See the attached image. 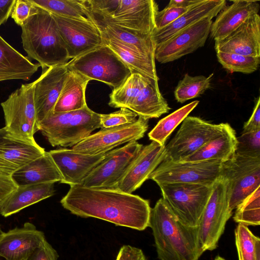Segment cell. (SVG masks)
Listing matches in <instances>:
<instances>
[{
	"instance_id": "83f0119b",
	"label": "cell",
	"mask_w": 260,
	"mask_h": 260,
	"mask_svg": "<svg viewBox=\"0 0 260 260\" xmlns=\"http://www.w3.org/2000/svg\"><path fill=\"white\" fill-rule=\"evenodd\" d=\"M18 186L60 182L62 175L49 152L30 162L12 175Z\"/></svg>"
},
{
	"instance_id": "7402d4cb",
	"label": "cell",
	"mask_w": 260,
	"mask_h": 260,
	"mask_svg": "<svg viewBox=\"0 0 260 260\" xmlns=\"http://www.w3.org/2000/svg\"><path fill=\"white\" fill-rule=\"evenodd\" d=\"M216 52L260 57V16L258 14L247 18L225 38L215 41Z\"/></svg>"
},
{
	"instance_id": "6da1fadb",
	"label": "cell",
	"mask_w": 260,
	"mask_h": 260,
	"mask_svg": "<svg viewBox=\"0 0 260 260\" xmlns=\"http://www.w3.org/2000/svg\"><path fill=\"white\" fill-rule=\"evenodd\" d=\"M60 203L72 214L82 218H98L138 231L149 226V201L117 189L71 185Z\"/></svg>"
},
{
	"instance_id": "5b68a950",
	"label": "cell",
	"mask_w": 260,
	"mask_h": 260,
	"mask_svg": "<svg viewBox=\"0 0 260 260\" xmlns=\"http://www.w3.org/2000/svg\"><path fill=\"white\" fill-rule=\"evenodd\" d=\"M100 117L87 105L78 110L50 114L39 123V130L53 147H73L101 128Z\"/></svg>"
},
{
	"instance_id": "484cf974",
	"label": "cell",
	"mask_w": 260,
	"mask_h": 260,
	"mask_svg": "<svg viewBox=\"0 0 260 260\" xmlns=\"http://www.w3.org/2000/svg\"><path fill=\"white\" fill-rule=\"evenodd\" d=\"M40 67L39 63H32L0 35V82L17 79L28 81Z\"/></svg>"
},
{
	"instance_id": "ee69618b",
	"label": "cell",
	"mask_w": 260,
	"mask_h": 260,
	"mask_svg": "<svg viewBox=\"0 0 260 260\" xmlns=\"http://www.w3.org/2000/svg\"><path fill=\"white\" fill-rule=\"evenodd\" d=\"M58 257L56 250L46 239L27 260H57Z\"/></svg>"
},
{
	"instance_id": "8fae6325",
	"label": "cell",
	"mask_w": 260,
	"mask_h": 260,
	"mask_svg": "<svg viewBox=\"0 0 260 260\" xmlns=\"http://www.w3.org/2000/svg\"><path fill=\"white\" fill-rule=\"evenodd\" d=\"M220 177L228 182L229 209H234L260 187V157L235 153L222 164Z\"/></svg>"
},
{
	"instance_id": "f5cc1de1",
	"label": "cell",
	"mask_w": 260,
	"mask_h": 260,
	"mask_svg": "<svg viewBox=\"0 0 260 260\" xmlns=\"http://www.w3.org/2000/svg\"><path fill=\"white\" fill-rule=\"evenodd\" d=\"M3 231L2 230V229L1 228V226H0V235L3 233Z\"/></svg>"
},
{
	"instance_id": "ba28073f",
	"label": "cell",
	"mask_w": 260,
	"mask_h": 260,
	"mask_svg": "<svg viewBox=\"0 0 260 260\" xmlns=\"http://www.w3.org/2000/svg\"><path fill=\"white\" fill-rule=\"evenodd\" d=\"M35 81L23 84L1 105L5 128L10 135L36 143L34 134L39 130L34 101Z\"/></svg>"
},
{
	"instance_id": "44dd1931",
	"label": "cell",
	"mask_w": 260,
	"mask_h": 260,
	"mask_svg": "<svg viewBox=\"0 0 260 260\" xmlns=\"http://www.w3.org/2000/svg\"><path fill=\"white\" fill-rule=\"evenodd\" d=\"M165 157V145L152 141L143 146L115 189L132 193L149 179Z\"/></svg>"
},
{
	"instance_id": "60d3db41",
	"label": "cell",
	"mask_w": 260,
	"mask_h": 260,
	"mask_svg": "<svg viewBox=\"0 0 260 260\" xmlns=\"http://www.w3.org/2000/svg\"><path fill=\"white\" fill-rule=\"evenodd\" d=\"M119 0H83L87 12L101 16H112Z\"/></svg>"
},
{
	"instance_id": "74e56055",
	"label": "cell",
	"mask_w": 260,
	"mask_h": 260,
	"mask_svg": "<svg viewBox=\"0 0 260 260\" xmlns=\"http://www.w3.org/2000/svg\"><path fill=\"white\" fill-rule=\"evenodd\" d=\"M216 56L222 67L231 72L252 73L257 70L260 63V57L221 52H216Z\"/></svg>"
},
{
	"instance_id": "816d5d0a",
	"label": "cell",
	"mask_w": 260,
	"mask_h": 260,
	"mask_svg": "<svg viewBox=\"0 0 260 260\" xmlns=\"http://www.w3.org/2000/svg\"><path fill=\"white\" fill-rule=\"evenodd\" d=\"M214 260H225V259H224L223 258L218 256H217Z\"/></svg>"
},
{
	"instance_id": "603a6c76",
	"label": "cell",
	"mask_w": 260,
	"mask_h": 260,
	"mask_svg": "<svg viewBox=\"0 0 260 260\" xmlns=\"http://www.w3.org/2000/svg\"><path fill=\"white\" fill-rule=\"evenodd\" d=\"M45 152L37 143L28 142L7 134L0 141V173L12 176Z\"/></svg>"
},
{
	"instance_id": "7bdbcfd3",
	"label": "cell",
	"mask_w": 260,
	"mask_h": 260,
	"mask_svg": "<svg viewBox=\"0 0 260 260\" xmlns=\"http://www.w3.org/2000/svg\"><path fill=\"white\" fill-rule=\"evenodd\" d=\"M38 8L29 0H15L11 17L18 25L21 26L24 22L37 11Z\"/></svg>"
},
{
	"instance_id": "ab89813d",
	"label": "cell",
	"mask_w": 260,
	"mask_h": 260,
	"mask_svg": "<svg viewBox=\"0 0 260 260\" xmlns=\"http://www.w3.org/2000/svg\"><path fill=\"white\" fill-rule=\"evenodd\" d=\"M137 114L126 108H120L119 110L109 114H101V128L131 123L137 120Z\"/></svg>"
},
{
	"instance_id": "d6986e66",
	"label": "cell",
	"mask_w": 260,
	"mask_h": 260,
	"mask_svg": "<svg viewBox=\"0 0 260 260\" xmlns=\"http://www.w3.org/2000/svg\"><path fill=\"white\" fill-rule=\"evenodd\" d=\"M69 71L67 63L51 67L42 70L41 75L35 81L34 101L38 125L53 113Z\"/></svg>"
},
{
	"instance_id": "3957f363",
	"label": "cell",
	"mask_w": 260,
	"mask_h": 260,
	"mask_svg": "<svg viewBox=\"0 0 260 260\" xmlns=\"http://www.w3.org/2000/svg\"><path fill=\"white\" fill-rule=\"evenodd\" d=\"M37 8L21 26L24 50L42 70L67 63L70 58L56 21L50 13Z\"/></svg>"
},
{
	"instance_id": "f35d334b",
	"label": "cell",
	"mask_w": 260,
	"mask_h": 260,
	"mask_svg": "<svg viewBox=\"0 0 260 260\" xmlns=\"http://www.w3.org/2000/svg\"><path fill=\"white\" fill-rule=\"evenodd\" d=\"M236 154L249 157H260V129L242 133L237 137Z\"/></svg>"
},
{
	"instance_id": "e0dca14e",
	"label": "cell",
	"mask_w": 260,
	"mask_h": 260,
	"mask_svg": "<svg viewBox=\"0 0 260 260\" xmlns=\"http://www.w3.org/2000/svg\"><path fill=\"white\" fill-rule=\"evenodd\" d=\"M51 14L56 21L70 58L78 57L104 44L100 30L88 18Z\"/></svg>"
},
{
	"instance_id": "30bf717a",
	"label": "cell",
	"mask_w": 260,
	"mask_h": 260,
	"mask_svg": "<svg viewBox=\"0 0 260 260\" xmlns=\"http://www.w3.org/2000/svg\"><path fill=\"white\" fill-rule=\"evenodd\" d=\"M226 124H213L198 117L188 116L173 138L165 145L164 160L183 161L220 134Z\"/></svg>"
},
{
	"instance_id": "7a4b0ae2",
	"label": "cell",
	"mask_w": 260,
	"mask_h": 260,
	"mask_svg": "<svg viewBox=\"0 0 260 260\" xmlns=\"http://www.w3.org/2000/svg\"><path fill=\"white\" fill-rule=\"evenodd\" d=\"M160 260H198L204 253L200 248L198 227L182 224L162 198L151 208L149 226Z\"/></svg>"
},
{
	"instance_id": "4dcf8cb0",
	"label": "cell",
	"mask_w": 260,
	"mask_h": 260,
	"mask_svg": "<svg viewBox=\"0 0 260 260\" xmlns=\"http://www.w3.org/2000/svg\"><path fill=\"white\" fill-rule=\"evenodd\" d=\"M104 44L109 46L130 68L132 72L158 82L155 59L134 49L116 39L102 35Z\"/></svg>"
},
{
	"instance_id": "9c48e42d",
	"label": "cell",
	"mask_w": 260,
	"mask_h": 260,
	"mask_svg": "<svg viewBox=\"0 0 260 260\" xmlns=\"http://www.w3.org/2000/svg\"><path fill=\"white\" fill-rule=\"evenodd\" d=\"M229 195L228 182L220 176L213 184L198 226V241L203 252L217 248L226 222L233 215L229 209Z\"/></svg>"
},
{
	"instance_id": "cb8c5ba5",
	"label": "cell",
	"mask_w": 260,
	"mask_h": 260,
	"mask_svg": "<svg viewBox=\"0 0 260 260\" xmlns=\"http://www.w3.org/2000/svg\"><path fill=\"white\" fill-rule=\"evenodd\" d=\"M217 15L211 26L210 34L215 41L223 39L243 23L250 16L258 14L259 1L253 0L232 1Z\"/></svg>"
},
{
	"instance_id": "f546056e",
	"label": "cell",
	"mask_w": 260,
	"mask_h": 260,
	"mask_svg": "<svg viewBox=\"0 0 260 260\" xmlns=\"http://www.w3.org/2000/svg\"><path fill=\"white\" fill-rule=\"evenodd\" d=\"M100 30L101 34L119 40L150 58L155 59L156 44L152 34H146L111 23L90 20Z\"/></svg>"
},
{
	"instance_id": "8992f818",
	"label": "cell",
	"mask_w": 260,
	"mask_h": 260,
	"mask_svg": "<svg viewBox=\"0 0 260 260\" xmlns=\"http://www.w3.org/2000/svg\"><path fill=\"white\" fill-rule=\"evenodd\" d=\"M67 65L69 70L89 80L105 83L113 89L120 86L132 73L130 68L105 44L72 59Z\"/></svg>"
},
{
	"instance_id": "7c38bea8",
	"label": "cell",
	"mask_w": 260,
	"mask_h": 260,
	"mask_svg": "<svg viewBox=\"0 0 260 260\" xmlns=\"http://www.w3.org/2000/svg\"><path fill=\"white\" fill-rule=\"evenodd\" d=\"M222 164L216 160L175 162L164 160L150 174L149 179L157 184L212 185L220 177Z\"/></svg>"
},
{
	"instance_id": "c3c4849f",
	"label": "cell",
	"mask_w": 260,
	"mask_h": 260,
	"mask_svg": "<svg viewBox=\"0 0 260 260\" xmlns=\"http://www.w3.org/2000/svg\"><path fill=\"white\" fill-rule=\"evenodd\" d=\"M15 0H0V25L11 16Z\"/></svg>"
},
{
	"instance_id": "d6a6232c",
	"label": "cell",
	"mask_w": 260,
	"mask_h": 260,
	"mask_svg": "<svg viewBox=\"0 0 260 260\" xmlns=\"http://www.w3.org/2000/svg\"><path fill=\"white\" fill-rule=\"evenodd\" d=\"M199 103V101H193L160 119L149 133V139L161 145H165L166 140L172 133Z\"/></svg>"
},
{
	"instance_id": "f1b7e54d",
	"label": "cell",
	"mask_w": 260,
	"mask_h": 260,
	"mask_svg": "<svg viewBox=\"0 0 260 260\" xmlns=\"http://www.w3.org/2000/svg\"><path fill=\"white\" fill-rule=\"evenodd\" d=\"M237 143L235 131L227 123L220 134L182 161L216 160L224 162L235 154Z\"/></svg>"
},
{
	"instance_id": "2e32d148",
	"label": "cell",
	"mask_w": 260,
	"mask_h": 260,
	"mask_svg": "<svg viewBox=\"0 0 260 260\" xmlns=\"http://www.w3.org/2000/svg\"><path fill=\"white\" fill-rule=\"evenodd\" d=\"M212 22L211 18L203 19L156 45L155 60L162 63H168L204 46L210 34Z\"/></svg>"
},
{
	"instance_id": "277c9868",
	"label": "cell",
	"mask_w": 260,
	"mask_h": 260,
	"mask_svg": "<svg viewBox=\"0 0 260 260\" xmlns=\"http://www.w3.org/2000/svg\"><path fill=\"white\" fill-rule=\"evenodd\" d=\"M108 103L115 108H126L146 119L158 118L171 108L161 95L158 82L137 72L113 89Z\"/></svg>"
},
{
	"instance_id": "7dc6e473",
	"label": "cell",
	"mask_w": 260,
	"mask_h": 260,
	"mask_svg": "<svg viewBox=\"0 0 260 260\" xmlns=\"http://www.w3.org/2000/svg\"><path fill=\"white\" fill-rule=\"evenodd\" d=\"M259 96L255 100V105L249 119L245 122L242 133L253 132L260 129Z\"/></svg>"
},
{
	"instance_id": "e575fe53",
	"label": "cell",
	"mask_w": 260,
	"mask_h": 260,
	"mask_svg": "<svg viewBox=\"0 0 260 260\" xmlns=\"http://www.w3.org/2000/svg\"><path fill=\"white\" fill-rule=\"evenodd\" d=\"M213 74L209 76H191L186 73L174 90L176 100L180 103L196 98L203 94L210 86Z\"/></svg>"
},
{
	"instance_id": "1f68e13d",
	"label": "cell",
	"mask_w": 260,
	"mask_h": 260,
	"mask_svg": "<svg viewBox=\"0 0 260 260\" xmlns=\"http://www.w3.org/2000/svg\"><path fill=\"white\" fill-rule=\"evenodd\" d=\"M89 81L80 73L69 70L53 113L73 111L86 106L85 90Z\"/></svg>"
},
{
	"instance_id": "ffe728a7",
	"label": "cell",
	"mask_w": 260,
	"mask_h": 260,
	"mask_svg": "<svg viewBox=\"0 0 260 260\" xmlns=\"http://www.w3.org/2000/svg\"><path fill=\"white\" fill-rule=\"evenodd\" d=\"M44 233L26 222L0 235V256L6 260H27L43 243Z\"/></svg>"
},
{
	"instance_id": "b9f144b4",
	"label": "cell",
	"mask_w": 260,
	"mask_h": 260,
	"mask_svg": "<svg viewBox=\"0 0 260 260\" xmlns=\"http://www.w3.org/2000/svg\"><path fill=\"white\" fill-rule=\"evenodd\" d=\"M190 7L184 8L167 5L163 10L158 11L155 17V30L162 29L172 23Z\"/></svg>"
},
{
	"instance_id": "bcb514c9",
	"label": "cell",
	"mask_w": 260,
	"mask_h": 260,
	"mask_svg": "<svg viewBox=\"0 0 260 260\" xmlns=\"http://www.w3.org/2000/svg\"><path fill=\"white\" fill-rule=\"evenodd\" d=\"M116 260H147L143 251L137 247L128 245L120 249Z\"/></svg>"
},
{
	"instance_id": "4316f807",
	"label": "cell",
	"mask_w": 260,
	"mask_h": 260,
	"mask_svg": "<svg viewBox=\"0 0 260 260\" xmlns=\"http://www.w3.org/2000/svg\"><path fill=\"white\" fill-rule=\"evenodd\" d=\"M53 182L18 186L3 204L1 214L7 217L22 209L52 196L55 192Z\"/></svg>"
},
{
	"instance_id": "681fc988",
	"label": "cell",
	"mask_w": 260,
	"mask_h": 260,
	"mask_svg": "<svg viewBox=\"0 0 260 260\" xmlns=\"http://www.w3.org/2000/svg\"><path fill=\"white\" fill-rule=\"evenodd\" d=\"M201 0H171L168 6L187 8L198 3Z\"/></svg>"
},
{
	"instance_id": "8d00e7d4",
	"label": "cell",
	"mask_w": 260,
	"mask_h": 260,
	"mask_svg": "<svg viewBox=\"0 0 260 260\" xmlns=\"http://www.w3.org/2000/svg\"><path fill=\"white\" fill-rule=\"evenodd\" d=\"M235 243L239 260H256L260 250V239L248 226L238 224L235 230Z\"/></svg>"
},
{
	"instance_id": "f6af8a7d",
	"label": "cell",
	"mask_w": 260,
	"mask_h": 260,
	"mask_svg": "<svg viewBox=\"0 0 260 260\" xmlns=\"http://www.w3.org/2000/svg\"><path fill=\"white\" fill-rule=\"evenodd\" d=\"M18 187L11 176L0 173V208L8 197Z\"/></svg>"
},
{
	"instance_id": "836d02e7",
	"label": "cell",
	"mask_w": 260,
	"mask_h": 260,
	"mask_svg": "<svg viewBox=\"0 0 260 260\" xmlns=\"http://www.w3.org/2000/svg\"><path fill=\"white\" fill-rule=\"evenodd\" d=\"M34 6L59 16L85 19L86 10L83 0H29Z\"/></svg>"
},
{
	"instance_id": "9a60e30c",
	"label": "cell",
	"mask_w": 260,
	"mask_h": 260,
	"mask_svg": "<svg viewBox=\"0 0 260 260\" xmlns=\"http://www.w3.org/2000/svg\"><path fill=\"white\" fill-rule=\"evenodd\" d=\"M158 11V5L153 0H119L112 16H101L86 11V16L89 20L111 23L144 33L152 34L155 29V17Z\"/></svg>"
},
{
	"instance_id": "d4e9b609",
	"label": "cell",
	"mask_w": 260,
	"mask_h": 260,
	"mask_svg": "<svg viewBox=\"0 0 260 260\" xmlns=\"http://www.w3.org/2000/svg\"><path fill=\"white\" fill-rule=\"evenodd\" d=\"M226 6L225 0H201L172 23L152 34L156 46L182 29L205 18H213Z\"/></svg>"
},
{
	"instance_id": "f907efd6",
	"label": "cell",
	"mask_w": 260,
	"mask_h": 260,
	"mask_svg": "<svg viewBox=\"0 0 260 260\" xmlns=\"http://www.w3.org/2000/svg\"><path fill=\"white\" fill-rule=\"evenodd\" d=\"M8 134L5 127L0 128V141Z\"/></svg>"
},
{
	"instance_id": "d590c367",
	"label": "cell",
	"mask_w": 260,
	"mask_h": 260,
	"mask_svg": "<svg viewBox=\"0 0 260 260\" xmlns=\"http://www.w3.org/2000/svg\"><path fill=\"white\" fill-rule=\"evenodd\" d=\"M234 220L245 226L260 224V187L236 208Z\"/></svg>"
},
{
	"instance_id": "52a82bcc",
	"label": "cell",
	"mask_w": 260,
	"mask_h": 260,
	"mask_svg": "<svg viewBox=\"0 0 260 260\" xmlns=\"http://www.w3.org/2000/svg\"><path fill=\"white\" fill-rule=\"evenodd\" d=\"M162 199L183 224L197 228L213 186L200 184H158Z\"/></svg>"
},
{
	"instance_id": "ac0fdd59",
	"label": "cell",
	"mask_w": 260,
	"mask_h": 260,
	"mask_svg": "<svg viewBox=\"0 0 260 260\" xmlns=\"http://www.w3.org/2000/svg\"><path fill=\"white\" fill-rule=\"evenodd\" d=\"M59 170L61 183L81 185L85 178L106 157L108 152L95 154L72 149L59 148L48 151Z\"/></svg>"
},
{
	"instance_id": "4fadbf2b",
	"label": "cell",
	"mask_w": 260,
	"mask_h": 260,
	"mask_svg": "<svg viewBox=\"0 0 260 260\" xmlns=\"http://www.w3.org/2000/svg\"><path fill=\"white\" fill-rule=\"evenodd\" d=\"M143 145L137 141L109 151L104 159L85 178L81 185L115 189Z\"/></svg>"
},
{
	"instance_id": "5bb4252c",
	"label": "cell",
	"mask_w": 260,
	"mask_h": 260,
	"mask_svg": "<svg viewBox=\"0 0 260 260\" xmlns=\"http://www.w3.org/2000/svg\"><path fill=\"white\" fill-rule=\"evenodd\" d=\"M149 119L139 117L131 123L101 128L72 147L73 150L95 154L108 152L125 143L142 138L148 128Z\"/></svg>"
}]
</instances>
